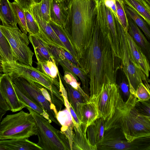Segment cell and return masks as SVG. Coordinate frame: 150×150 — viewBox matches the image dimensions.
<instances>
[{
  "instance_id": "83f0119b",
  "label": "cell",
  "mask_w": 150,
  "mask_h": 150,
  "mask_svg": "<svg viewBox=\"0 0 150 150\" xmlns=\"http://www.w3.org/2000/svg\"><path fill=\"white\" fill-rule=\"evenodd\" d=\"M49 23L60 40L64 44L68 52L78 61V56L76 51L64 28L51 20Z\"/></svg>"
},
{
  "instance_id": "7c38bea8",
  "label": "cell",
  "mask_w": 150,
  "mask_h": 150,
  "mask_svg": "<svg viewBox=\"0 0 150 150\" xmlns=\"http://www.w3.org/2000/svg\"><path fill=\"white\" fill-rule=\"evenodd\" d=\"M96 10L101 24L115 56L120 59L118 34L115 15L104 4L103 0L96 1Z\"/></svg>"
},
{
  "instance_id": "b9f144b4",
  "label": "cell",
  "mask_w": 150,
  "mask_h": 150,
  "mask_svg": "<svg viewBox=\"0 0 150 150\" xmlns=\"http://www.w3.org/2000/svg\"><path fill=\"white\" fill-rule=\"evenodd\" d=\"M46 62H37L36 63L37 65V68L41 71L51 77L50 70Z\"/></svg>"
},
{
  "instance_id": "bcb514c9",
  "label": "cell",
  "mask_w": 150,
  "mask_h": 150,
  "mask_svg": "<svg viewBox=\"0 0 150 150\" xmlns=\"http://www.w3.org/2000/svg\"><path fill=\"white\" fill-rule=\"evenodd\" d=\"M4 61H5L0 51V76L4 74L2 66V63Z\"/></svg>"
},
{
  "instance_id": "74e56055",
  "label": "cell",
  "mask_w": 150,
  "mask_h": 150,
  "mask_svg": "<svg viewBox=\"0 0 150 150\" xmlns=\"http://www.w3.org/2000/svg\"><path fill=\"white\" fill-rule=\"evenodd\" d=\"M51 0H42L37 3L42 17L47 22L49 23L50 19V9Z\"/></svg>"
},
{
  "instance_id": "7dc6e473",
  "label": "cell",
  "mask_w": 150,
  "mask_h": 150,
  "mask_svg": "<svg viewBox=\"0 0 150 150\" xmlns=\"http://www.w3.org/2000/svg\"><path fill=\"white\" fill-rule=\"evenodd\" d=\"M6 112L0 106V123L3 117L6 113Z\"/></svg>"
},
{
  "instance_id": "277c9868",
  "label": "cell",
  "mask_w": 150,
  "mask_h": 150,
  "mask_svg": "<svg viewBox=\"0 0 150 150\" xmlns=\"http://www.w3.org/2000/svg\"><path fill=\"white\" fill-rule=\"evenodd\" d=\"M4 73L7 74L11 80L21 77L29 82L40 84L47 90L51 96L52 103L57 108L64 103V98L60 91L59 81L45 74L37 68L21 63L16 61L3 62ZM47 90V91H48Z\"/></svg>"
},
{
  "instance_id": "f907efd6",
  "label": "cell",
  "mask_w": 150,
  "mask_h": 150,
  "mask_svg": "<svg viewBox=\"0 0 150 150\" xmlns=\"http://www.w3.org/2000/svg\"><path fill=\"white\" fill-rule=\"evenodd\" d=\"M147 3L149 5H150V0H145Z\"/></svg>"
},
{
  "instance_id": "ab89813d",
  "label": "cell",
  "mask_w": 150,
  "mask_h": 150,
  "mask_svg": "<svg viewBox=\"0 0 150 150\" xmlns=\"http://www.w3.org/2000/svg\"><path fill=\"white\" fill-rule=\"evenodd\" d=\"M117 84L118 87L120 96L123 100L126 102L129 98L130 94L129 86L127 81L122 80L119 83V84Z\"/></svg>"
},
{
  "instance_id": "d6a6232c",
  "label": "cell",
  "mask_w": 150,
  "mask_h": 150,
  "mask_svg": "<svg viewBox=\"0 0 150 150\" xmlns=\"http://www.w3.org/2000/svg\"><path fill=\"white\" fill-rule=\"evenodd\" d=\"M0 51L3 57L4 62L16 61L10 45L2 32L0 28Z\"/></svg>"
},
{
  "instance_id": "db71d44e",
  "label": "cell",
  "mask_w": 150,
  "mask_h": 150,
  "mask_svg": "<svg viewBox=\"0 0 150 150\" xmlns=\"http://www.w3.org/2000/svg\"><path fill=\"white\" fill-rule=\"evenodd\" d=\"M1 0H0V1Z\"/></svg>"
},
{
  "instance_id": "f1b7e54d",
  "label": "cell",
  "mask_w": 150,
  "mask_h": 150,
  "mask_svg": "<svg viewBox=\"0 0 150 150\" xmlns=\"http://www.w3.org/2000/svg\"><path fill=\"white\" fill-rule=\"evenodd\" d=\"M124 8L127 16L133 20L137 26L141 29L146 37L150 40V29L147 23L142 17L129 6L124 4Z\"/></svg>"
},
{
  "instance_id": "1f68e13d",
  "label": "cell",
  "mask_w": 150,
  "mask_h": 150,
  "mask_svg": "<svg viewBox=\"0 0 150 150\" xmlns=\"http://www.w3.org/2000/svg\"><path fill=\"white\" fill-rule=\"evenodd\" d=\"M13 84L19 99L25 105L26 107L27 106H28L48 120L50 123L52 122L48 115L43 110L24 95L13 83Z\"/></svg>"
},
{
  "instance_id": "60d3db41",
  "label": "cell",
  "mask_w": 150,
  "mask_h": 150,
  "mask_svg": "<svg viewBox=\"0 0 150 150\" xmlns=\"http://www.w3.org/2000/svg\"><path fill=\"white\" fill-rule=\"evenodd\" d=\"M46 63L50 70L51 77L56 79L59 70L54 58L47 61Z\"/></svg>"
},
{
  "instance_id": "f35d334b",
  "label": "cell",
  "mask_w": 150,
  "mask_h": 150,
  "mask_svg": "<svg viewBox=\"0 0 150 150\" xmlns=\"http://www.w3.org/2000/svg\"><path fill=\"white\" fill-rule=\"evenodd\" d=\"M135 106L140 114L142 115L150 117L149 99L146 101H141L137 99Z\"/></svg>"
},
{
  "instance_id": "4316f807",
  "label": "cell",
  "mask_w": 150,
  "mask_h": 150,
  "mask_svg": "<svg viewBox=\"0 0 150 150\" xmlns=\"http://www.w3.org/2000/svg\"><path fill=\"white\" fill-rule=\"evenodd\" d=\"M9 0H1L0 1V19L3 25L17 27V23L10 5Z\"/></svg>"
},
{
  "instance_id": "2e32d148",
  "label": "cell",
  "mask_w": 150,
  "mask_h": 150,
  "mask_svg": "<svg viewBox=\"0 0 150 150\" xmlns=\"http://www.w3.org/2000/svg\"><path fill=\"white\" fill-rule=\"evenodd\" d=\"M62 82L67 91L68 101L81 122V109L82 104L90 100V97L83 95L66 83L59 74Z\"/></svg>"
},
{
  "instance_id": "8fae6325",
  "label": "cell",
  "mask_w": 150,
  "mask_h": 150,
  "mask_svg": "<svg viewBox=\"0 0 150 150\" xmlns=\"http://www.w3.org/2000/svg\"><path fill=\"white\" fill-rule=\"evenodd\" d=\"M140 139L128 142L121 130L112 127L105 130L101 141L96 146L97 150H141Z\"/></svg>"
},
{
  "instance_id": "ee69618b",
  "label": "cell",
  "mask_w": 150,
  "mask_h": 150,
  "mask_svg": "<svg viewBox=\"0 0 150 150\" xmlns=\"http://www.w3.org/2000/svg\"><path fill=\"white\" fill-rule=\"evenodd\" d=\"M103 1L104 4L111 10L115 16L117 18L115 0H103Z\"/></svg>"
},
{
  "instance_id": "ffe728a7",
  "label": "cell",
  "mask_w": 150,
  "mask_h": 150,
  "mask_svg": "<svg viewBox=\"0 0 150 150\" xmlns=\"http://www.w3.org/2000/svg\"><path fill=\"white\" fill-rule=\"evenodd\" d=\"M127 17L128 21V33L150 61L149 42L133 20L129 17L127 16Z\"/></svg>"
},
{
  "instance_id": "6da1fadb",
  "label": "cell",
  "mask_w": 150,
  "mask_h": 150,
  "mask_svg": "<svg viewBox=\"0 0 150 150\" xmlns=\"http://www.w3.org/2000/svg\"><path fill=\"white\" fill-rule=\"evenodd\" d=\"M78 61L89 80L90 99L97 96L104 84L116 83L121 59L115 56L97 13L90 39Z\"/></svg>"
},
{
  "instance_id": "f6af8a7d",
  "label": "cell",
  "mask_w": 150,
  "mask_h": 150,
  "mask_svg": "<svg viewBox=\"0 0 150 150\" xmlns=\"http://www.w3.org/2000/svg\"><path fill=\"white\" fill-rule=\"evenodd\" d=\"M0 106L7 111L10 110V108L6 103L0 90Z\"/></svg>"
},
{
  "instance_id": "4fadbf2b",
  "label": "cell",
  "mask_w": 150,
  "mask_h": 150,
  "mask_svg": "<svg viewBox=\"0 0 150 150\" xmlns=\"http://www.w3.org/2000/svg\"><path fill=\"white\" fill-rule=\"evenodd\" d=\"M29 11L40 28L39 32L37 35L44 42L61 47L68 52L56 34L49 23L45 20L42 17L37 4L34 3L31 6Z\"/></svg>"
},
{
  "instance_id": "8992f818",
  "label": "cell",
  "mask_w": 150,
  "mask_h": 150,
  "mask_svg": "<svg viewBox=\"0 0 150 150\" xmlns=\"http://www.w3.org/2000/svg\"><path fill=\"white\" fill-rule=\"evenodd\" d=\"M26 108L35 119L37 127V145L45 150H71L69 140L60 131L28 106Z\"/></svg>"
},
{
  "instance_id": "836d02e7",
  "label": "cell",
  "mask_w": 150,
  "mask_h": 150,
  "mask_svg": "<svg viewBox=\"0 0 150 150\" xmlns=\"http://www.w3.org/2000/svg\"><path fill=\"white\" fill-rule=\"evenodd\" d=\"M117 18L125 32H128V21L122 0H115Z\"/></svg>"
},
{
  "instance_id": "44dd1931",
  "label": "cell",
  "mask_w": 150,
  "mask_h": 150,
  "mask_svg": "<svg viewBox=\"0 0 150 150\" xmlns=\"http://www.w3.org/2000/svg\"><path fill=\"white\" fill-rule=\"evenodd\" d=\"M105 120L102 117L97 119L95 121L88 126L86 134L90 144L95 149L96 146L102 140L105 131Z\"/></svg>"
},
{
  "instance_id": "f5cc1de1",
  "label": "cell",
  "mask_w": 150,
  "mask_h": 150,
  "mask_svg": "<svg viewBox=\"0 0 150 150\" xmlns=\"http://www.w3.org/2000/svg\"><path fill=\"white\" fill-rule=\"evenodd\" d=\"M95 1H97L99 0H94Z\"/></svg>"
},
{
  "instance_id": "3957f363",
  "label": "cell",
  "mask_w": 150,
  "mask_h": 150,
  "mask_svg": "<svg viewBox=\"0 0 150 150\" xmlns=\"http://www.w3.org/2000/svg\"><path fill=\"white\" fill-rule=\"evenodd\" d=\"M137 98L130 93L127 100L115 110L105 121V130L112 127L120 129L129 142L142 137H150V117L140 114L135 107Z\"/></svg>"
},
{
  "instance_id": "9a60e30c",
  "label": "cell",
  "mask_w": 150,
  "mask_h": 150,
  "mask_svg": "<svg viewBox=\"0 0 150 150\" xmlns=\"http://www.w3.org/2000/svg\"><path fill=\"white\" fill-rule=\"evenodd\" d=\"M125 32L129 53L132 59L136 66L140 69L149 79L150 71L149 61L128 32Z\"/></svg>"
},
{
  "instance_id": "f546056e",
  "label": "cell",
  "mask_w": 150,
  "mask_h": 150,
  "mask_svg": "<svg viewBox=\"0 0 150 150\" xmlns=\"http://www.w3.org/2000/svg\"><path fill=\"white\" fill-rule=\"evenodd\" d=\"M45 43L54 60L58 59H67L81 69L77 60L70 53L61 47L45 42Z\"/></svg>"
},
{
  "instance_id": "816d5d0a",
  "label": "cell",
  "mask_w": 150,
  "mask_h": 150,
  "mask_svg": "<svg viewBox=\"0 0 150 150\" xmlns=\"http://www.w3.org/2000/svg\"><path fill=\"white\" fill-rule=\"evenodd\" d=\"M65 0L69 3V0Z\"/></svg>"
},
{
  "instance_id": "30bf717a",
  "label": "cell",
  "mask_w": 150,
  "mask_h": 150,
  "mask_svg": "<svg viewBox=\"0 0 150 150\" xmlns=\"http://www.w3.org/2000/svg\"><path fill=\"white\" fill-rule=\"evenodd\" d=\"M91 100L94 102L99 117L105 121L112 115L117 108L125 102L120 96L116 83L104 84L99 94Z\"/></svg>"
},
{
  "instance_id": "e0dca14e",
  "label": "cell",
  "mask_w": 150,
  "mask_h": 150,
  "mask_svg": "<svg viewBox=\"0 0 150 150\" xmlns=\"http://www.w3.org/2000/svg\"><path fill=\"white\" fill-rule=\"evenodd\" d=\"M72 150H95L89 143L86 134V126L81 123H76L73 120Z\"/></svg>"
},
{
  "instance_id": "4dcf8cb0",
  "label": "cell",
  "mask_w": 150,
  "mask_h": 150,
  "mask_svg": "<svg viewBox=\"0 0 150 150\" xmlns=\"http://www.w3.org/2000/svg\"><path fill=\"white\" fill-rule=\"evenodd\" d=\"M10 5L16 21L19 26L21 31L27 34V28L24 10L16 2H10Z\"/></svg>"
},
{
  "instance_id": "7402d4cb",
  "label": "cell",
  "mask_w": 150,
  "mask_h": 150,
  "mask_svg": "<svg viewBox=\"0 0 150 150\" xmlns=\"http://www.w3.org/2000/svg\"><path fill=\"white\" fill-rule=\"evenodd\" d=\"M57 118L61 126V131L68 138L71 148H72L74 125L73 117L69 109L66 107L63 110L59 111Z\"/></svg>"
},
{
  "instance_id": "5b68a950",
  "label": "cell",
  "mask_w": 150,
  "mask_h": 150,
  "mask_svg": "<svg viewBox=\"0 0 150 150\" xmlns=\"http://www.w3.org/2000/svg\"><path fill=\"white\" fill-rule=\"evenodd\" d=\"M37 134L36 124L33 116L22 110L7 115L0 123V140L28 138Z\"/></svg>"
},
{
  "instance_id": "ac0fdd59",
  "label": "cell",
  "mask_w": 150,
  "mask_h": 150,
  "mask_svg": "<svg viewBox=\"0 0 150 150\" xmlns=\"http://www.w3.org/2000/svg\"><path fill=\"white\" fill-rule=\"evenodd\" d=\"M55 60L56 64L60 65L64 71L69 72L75 77L78 81H81L82 88L85 93L90 97L89 80L86 73L80 68L66 59H58Z\"/></svg>"
},
{
  "instance_id": "cb8c5ba5",
  "label": "cell",
  "mask_w": 150,
  "mask_h": 150,
  "mask_svg": "<svg viewBox=\"0 0 150 150\" xmlns=\"http://www.w3.org/2000/svg\"><path fill=\"white\" fill-rule=\"evenodd\" d=\"M28 38L33 47L37 62H45L53 58L45 43L37 35L29 34Z\"/></svg>"
},
{
  "instance_id": "d590c367",
  "label": "cell",
  "mask_w": 150,
  "mask_h": 150,
  "mask_svg": "<svg viewBox=\"0 0 150 150\" xmlns=\"http://www.w3.org/2000/svg\"><path fill=\"white\" fill-rule=\"evenodd\" d=\"M26 24L29 34L37 35L39 32L40 28L29 11L24 10Z\"/></svg>"
},
{
  "instance_id": "7bdbcfd3",
  "label": "cell",
  "mask_w": 150,
  "mask_h": 150,
  "mask_svg": "<svg viewBox=\"0 0 150 150\" xmlns=\"http://www.w3.org/2000/svg\"><path fill=\"white\" fill-rule=\"evenodd\" d=\"M24 10H29L31 6L34 3L33 0H14Z\"/></svg>"
},
{
  "instance_id": "603a6c76",
  "label": "cell",
  "mask_w": 150,
  "mask_h": 150,
  "mask_svg": "<svg viewBox=\"0 0 150 150\" xmlns=\"http://www.w3.org/2000/svg\"><path fill=\"white\" fill-rule=\"evenodd\" d=\"M5 150H42L28 138L0 140Z\"/></svg>"
},
{
  "instance_id": "d4e9b609",
  "label": "cell",
  "mask_w": 150,
  "mask_h": 150,
  "mask_svg": "<svg viewBox=\"0 0 150 150\" xmlns=\"http://www.w3.org/2000/svg\"><path fill=\"white\" fill-rule=\"evenodd\" d=\"M81 122L87 127L99 118L94 102L90 100L83 103L81 109Z\"/></svg>"
},
{
  "instance_id": "681fc988",
  "label": "cell",
  "mask_w": 150,
  "mask_h": 150,
  "mask_svg": "<svg viewBox=\"0 0 150 150\" xmlns=\"http://www.w3.org/2000/svg\"><path fill=\"white\" fill-rule=\"evenodd\" d=\"M0 150H5L3 147L0 144Z\"/></svg>"
},
{
  "instance_id": "484cf974",
  "label": "cell",
  "mask_w": 150,
  "mask_h": 150,
  "mask_svg": "<svg viewBox=\"0 0 150 150\" xmlns=\"http://www.w3.org/2000/svg\"><path fill=\"white\" fill-rule=\"evenodd\" d=\"M124 4L134 9L150 25V7L145 0H122Z\"/></svg>"
},
{
  "instance_id": "e575fe53",
  "label": "cell",
  "mask_w": 150,
  "mask_h": 150,
  "mask_svg": "<svg viewBox=\"0 0 150 150\" xmlns=\"http://www.w3.org/2000/svg\"><path fill=\"white\" fill-rule=\"evenodd\" d=\"M135 96L139 101L148 100L150 99V85L148 82L139 83L135 92Z\"/></svg>"
},
{
  "instance_id": "7a4b0ae2",
  "label": "cell",
  "mask_w": 150,
  "mask_h": 150,
  "mask_svg": "<svg viewBox=\"0 0 150 150\" xmlns=\"http://www.w3.org/2000/svg\"><path fill=\"white\" fill-rule=\"evenodd\" d=\"M96 17L94 0H69L64 28L79 59L91 37Z\"/></svg>"
},
{
  "instance_id": "52a82bcc",
  "label": "cell",
  "mask_w": 150,
  "mask_h": 150,
  "mask_svg": "<svg viewBox=\"0 0 150 150\" xmlns=\"http://www.w3.org/2000/svg\"><path fill=\"white\" fill-rule=\"evenodd\" d=\"M119 36L121 68L125 75L129 84L130 93L135 95L139 84L149 82L144 74L134 64L129 53L125 32L117 18L115 17Z\"/></svg>"
},
{
  "instance_id": "9c48e42d",
  "label": "cell",
  "mask_w": 150,
  "mask_h": 150,
  "mask_svg": "<svg viewBox=\"0 0 150 150\" xmlns=\"http://www.w3.org/2000/svg\"><path fill=\"white\" fill-rule=\"evenodd\" d=\"M12 81L24 95L48 115L52 122L61 126L57 118L58 112L54 105L47 100L43 95L40 88V84L28 81L21 77L17 78Z\"/></svg>"
},
{
  "instance_id": "c3c4849f",
  "label": "cell",
  "mask_w": 150,
  "mask_h": 150,
  "mask_svg": "<svg viewBox=\"0 0 150 150\" xmlns=\"http://www.w3.org/2000/svg\"><path fill=\"white\" fill-rule=\"evenodd\" d=\"M42 0H33L34 3H39Z\"/></svg>"
},
{
  "instance_id": "5bb4252c",
  "label": "cell",
  "mask_w": 150,
  "mask_h": 150,
  "mask_svg": "<svg viewBox=\"0 0 150 150\" xmlns=\"http://www.w3.org/2000/svg\"><path fill=\"white\" fill-rule=\"evenodd\" d=\"M0 90L10 111L16 112L26 108V106L19 99L13 84L12 80L6 73L0 76Z\"/></svg>"
},
{
  "instance_id": "d6986e66",
  "label": "cell",
  "mask_w": 150,
  "mask_h": 150,
  "mask_svg": "<svg viewBox=\"0 0 150 150\" xmlns=\"http://www.w3.org/2000/svg\"><path fill=\"white\" fill-rule=\"evenodd\" d=\"M69 4L65 0H51L50 20L64 28L67 17Z\"/></svg>"
},
{
  "instance_id": "ba28073f",
  "label": "cell",
  "mask_w": 150,
  "mask_h": 150,
  "mask_svg": "<svg viewBox=\"0 0 150 150\" xmlns=\"http://www.w3.org/2000/svg\"><path fill=\"white\" fill-rule=\"evenodd\" d=\"M0 28L10 45L15 60L32 66L34 53L28 46L29 40L27 34L23 33L18 27L0 25Z\"/></svg>"
},
{
  "instance_id": "8d00e7d4",
  "label": "cell",
  "mask_w": 150,
  "mask_h": 150,
  "mask_svg": "<svg viewBox=\"0 0 150 150\" xmlns=\"http://www.w3.org/2000/svg\"><path fill=\"white\" fill-rule=\"evenodd\" d=\"M64 71L63 78L65 81L83 95L89 96L83 90L81 86V83L77 81L74 76L69 72L66 71Z\"/></svg>"
}]
</instances>
